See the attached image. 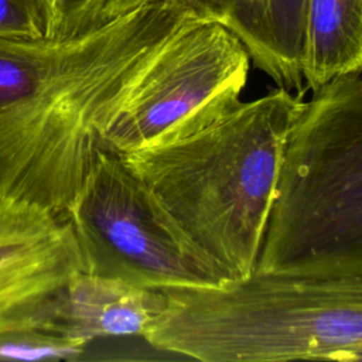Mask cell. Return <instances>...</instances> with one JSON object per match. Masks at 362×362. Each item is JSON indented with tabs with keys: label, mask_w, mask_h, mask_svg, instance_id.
I'll list each match as a JSON object with an SVG mask.
<instances>
[{
	"label": "cell",
	"mask_w": 362,
	"mask_h": 362,
	"mask_svg": "<svg viewBox=\"0 0 362 362\" xmlns=\"http://www.w3.org/2000/svg\"><path fill=\"white\" fill-rule=\"evenodd\" d=\"M81 272V252L64 215L0 198V335L49 332L57 297Z\"/></svg>",
	"instance_id": "obj_7"
},
{
	"label": "cell",
	"mask_w": 362,
	"mask_h": 362,
	"mask_svg": "<svg viewBox=\"0 0 362 362\" xmlns=\"http://www.w3.org/2000/svg\"><path fill=\"white\" fill-rule=\"evenodd\" d=\"M199 18L214 20L221 24L226 21L238 0H181Z\"/></svg>",
	"instance_id": "obj_14"
},
{
	"label": "cell",
	"mask_w": 362,
	"mask_h": 362,
	"mask_svg": "<svg viewBox=\"0 0 362 362\" xmlns=\"http://www.w3.org/2000/svg\"><path fill=\"white\" fill-rule=\"evenodd\" d=\"M45 23V37L75 38L105 24L106 0H38Z\"/></svg>",
	"instance_id": "obj_11"
},
{
	"label": "cell",
	"mask_w": 362,
	"mask_h": 362,
	"mask_svg": "<svg viewBox=\"0 0 362 362\" xmlns=\"http://www.w3.org/2000/svg\"><path fill=\"white\" fill-rule=\"evenodd\" d=\"M307 0H238L222 24L277 88L304 93Z\"/></svg>",
	"instance_id": "obj_9"
},
{
	"label": "cell",
	"mask_w": 362,
	"mask_h": 362,
	"mask_svg": "<svg viewBox=\"0 0 362 362\" xmlns=\"http://www.w3.org/2000/svg\"><path fill=\"white\" fill-rule=\"evenodd\" d=\"M195 17L164 0L75 38H0V198L64 215L105 130L164 44Z\"/></svg>",
	"instance_id": "obj_1"
},
{
	"label": "cell",
	"mask_w": 362,
	"mask_h": 362,
	"mask_svg": "<svg viewBox=\"0 0 362 362\" xmlns=\"http://www.w3.org/2000/svg\"><path fill=\"white\" fill-rule=\"evenodd\" d=\"M304 93L277 88L180 139L119 154L229 279L256 269L283 148Z\"/></svg>",
	"instance_id": "obj_2"
},
{
	"label": "cell",
	"mask_w": 362,
	"mask_h": 362,
	"mask_svg": "<svg viewBox=\"0 0 362 362\" xmlns=\"http://www.w3.org/2000/svg\"><path fill=\"white\" fill-rule=\"evenodd\" d=\"M163 307L160 288L81 272L57 297L48 331L82 345L100 337H143Z\"/></svg>",
	"instance_id": "obj_8"
},
{
	"label": "cell",
	"mask_w": 362,
	"mask_h": 362,
	"mask_svg": "<svg viewBox=\"0 0 362 362\" xmlns=\"http://www.w3.org/2000/svg\"><path fill=\"white\" fill-rule=\"evenodd\" d=\"M45 23L38 0H0V38H44Z\"/></svg>",
	"instance_id": "obj_13"
},
{
	"label": "cell",
	"mask_w": 362,
	"mask_h": 362,
	"mask_svg": "<svg viewBox=\"0 0 362 362\" xmlns=\"http://www.w3.org/2000/svg\"><path fill=\"white\" fill-rule=\"evenodd\" d=\"M83 348L85 345L68 338L37 329L0 335V359H72Z\"/></svg>",
	"instance_id": "obj_12"
},
{
	"label": "cell",
	"mask_w": 362,
	"mask_h": 362,
	"mask_svg": "<svg viewBox=\"0 0 362 362\" xmlns=\"http://www.w3.org/2000/svg\"><path fill=\"white\" fill-rule=\"evenodd\" d=\"M64 216L85 273L148 288L230 280L113 151L96 153Z\"/></svg>",
	"instance_id": "obj_5"
},
{
	"label": "cell",
	"mask_w": 362,
	"mask_h": 362,
	"mask_svg": "<svg viewBox=\"0 0 362 362\" xmlns=\"http://www.w3.org/2000/svg\"><path fill=\"white\" fill-rule=\"evenodd\" d=\"M157 1H164V0H106L105 4V10H103V17L105 21L109 23L123 14H127L141 6L146 4H151V3H157ZM170 1H180L181 0H170ZM184 4V3H182Z\"/></svg>",
	"instance_id": "obj_15"
},
{
	"label": "cell",
	"mask_w": 362,
	"mask_h": 362,
	"mask_svg": "<svg viewBox=\"0 0 362 362\" xmlns=\"http://www.w3.org/2000/svg\"><path fill=\"white\" fill-rule=\"evenodd\" d=\"M250 58L225 25L191 18L151 61L102 137V148L126 154L188 136L239 102Z\"/></svg>",
	"instance_id": "obj_6"
},
{
	"label": "cell",
	"mask_w": 362,
	"mask_h": 362,
	"mask_svg": "<svg viewBox=\"0 0 362 362\" xmlns=\"http://www.w3.org/2000/svg\"><path fill=\"white\" fill-rule=\"evenodd\" d=\"M362 69V0H307L303 78L311 92Z\"/></svg>",
	"instance_id": "obj_10"
},
{
	"label": "cell",
	"mask_w": 362,
	"mask_h": 362,
	"mask_svg": "<svg viewBox=\"0 0 362 362\" xmlns=\"http://www.w3.org/2000/svg\"><path fill=\"white\" fill-rule=\"evenodd\" d=\"M255 270L362 274V69L313 90L294 120Z\"/></svg>",
	"instance_id": "obj_4"
},
{
	"label": "cell",
	"mask_w": 362,
	"mask_h": 362,
	"mask_svg": "<svg viewBox=\"0 0 362 362\" xmlns=\"http://www.w3.org/2000/svg\"><path fill=\"white\" fill-rule=\"evenodd\" d=\"M160 290L143 334L156 349L204 362L362 359V274L255 270Z\"/></svg>",
	"instance_id": "obj_3"
}]
</instances>
